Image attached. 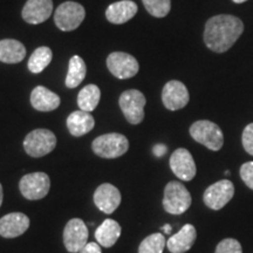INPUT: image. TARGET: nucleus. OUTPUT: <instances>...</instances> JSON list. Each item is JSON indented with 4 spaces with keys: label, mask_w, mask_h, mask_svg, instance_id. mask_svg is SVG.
Wrapping results in <instances>:
<instances>
[{
    "label": "nucleus",
    "mask_w": 253,
    "mask_h": 253,
    "mask_svg": "<svg viewBox=\"0 0 253 253\" xmlns=\"http://www.w3.org/2000/svg\"><path fill=\"white\" fill-rule=\"evenodd\" d=\"M244 32V24L239 18L219 14L210 18L205 24L204 42L209 49L224 53L236 43Z\"/></svg>",
    "instance_id": "1"
},
{
    "label": "nucleus",
    "mask_w": 253,
    "mask_h": 253,
    "mask_svg": "<svg viewBox=\"0 0 253 253\" xmlns=\"http://www.w3.org/2000/svg\"><path fill=\"white\" fill-rule=\"evenodd\" d=\"M190 135L196 142L212 151L220 150L224 144V135L219 126L208 120L196 121L190 126Z\"/></svg>",
    "instance_id": "2"
},
{
    "label": "nucleus",
    "mask_w": 253,
    "mask_h": 253,
    "mask_svg": "<svg viewBox=\"0 0 253 253\" xmlns=\"http://www.w3.org/2000/svg\"><path fill=\"white\" fill-rule=\"evenodd\" d=\"M91 149L99 157L118 158L125 155L129 149V141L125 135L119 132L101 135L93 141Z\"/></svg>",
    "instance_id": "3"
},
{
    "label": "nucleus",
    "mask_w": 253,
    "mask_h": 253,
    "mask_svg": "<svg viewBox=\"0 0 253 253\" xmlns=\"http://www.w3.org/2000/svg\"><path fill=\"white\" fill-rule=\"evenodd\" d=\"M192 198L189 190L182 183L172 181L164 188L163 208L170 214H182L191 205Z\"/></svg>",
    "instance_id": "4"
},
{
    "label": "nucleus",
    "mask_w": 253,
    "mask_h": 253,
    "mask_svg": "<svg viewBox=\"0 0 253 253\" xmlns=\"http://www.w3.org/2000/svg\"><path fill=\"white\" fill-rule=\"evenodd\" d=\"M56 147V136L48 129L32 130L24 140V148L31 157H42L52 153Z\"/></svg>",
    "instance_id": "5"
},
{
    "label": "nucleus",
    "mask_w": 253,
    "mask_h": 253,
    "mask_svg": "<svg viewBox=\"0 0 253 253\" xmlns=\"http://www.w3.org/2000/svg\"><path fill=\"white\" fill-rule=\"evenodd\" d=\"M147 103L143 93L136 89L123 91L119 104L126 121L131 125H140L144 119V107Z\"/></svg>",
    "instance_id": "6"
},
{
    "label": "nucleus",
    "mask_w": 253,
    "mask_h": 253,
    "mask_svg": "<svg viewBox=\"0 0 253 253\" xmlns=\"http://www.w3.org/2000/svg\"><path fill=\"white\" fill-rule=\"evenodd\" d=\"M86 17L84 6L75 1H65L56 8L54 21L56 27L63 32L77 30Z\"/></svg>",
    "instance_id": "7"
},
{
    "label": "nucleus",
    "mask_w": 253,
    "mask_h": 253,
    "mask_svg": "<svg viewBox=\"0 0 253 253\" xmlns=\"http://www.w3.org/2000/svg\"><path fill=\"white\" fill-rule=\"evenodd\" d=\"M21 195L30 201L46 197L50 189V179L45 172H33L25 175L19 182Z\"/></svg>",
    "instance_id": "8"
},
{
    "label": "nucleus",
    "mask_w": 253,
    "mask_h": 253,
    "mask_svg": "<svg viewBox=\"0 0 253 253\" xmlns=\"http://www.w3.org/2000/svg\"><path fill=\"white\" fill-rule=\"evenodd\" d=\"M107 67L115 78L126 80L135 77L140 71V65L134 56L123 52L110 53L107 58Z\"/></svg>",
    "instance_id": "9"
},
{
    "label": "nucleus",
    "mask_w": 253,
    "mask_h": 253,
    "mask_svg": "<svg viewBox=\"0 0 253 253\" xmlns=\"http://www.w3.org/2000/svg\"><path fill=\"white\" fill-rule=\"evenodd\" d=\"M235 195V186L229 179H221L205 190L203 201L211 210H220L229 203Z\"/></svg>",
    "instance_id": "10"
},
{
    "label": "nucleus",
    "mask_w": 253,
    "mask_h": 253,
    "mask_svg": "<svg viewBox=\"0 0 253 253\" xmlns=\"http://www.w3.org/2000/svg\"><path fill=\"white\" fill-rule=\"evenodd\" d=\"M88 243V229L80 218H73L63 230V244L68 252L79 253Z\"/></svg>",
    "instance_id": "11"
},
{
    "label": "nucleus",
    "mask_w": 253,
    "mask_h": 253,
    "mask_svg": "<svg viewBox=\"0 0 253 253\" xmlns=\"http://www.w3.org/2000/svg\"><path fill=\"white\" fill-rule=\"evenodd\" d=\"M190 95L188 88L181 81L171 80L167 82L162 90V101L167 109L175 112L184 108L189 103Z\"/></svg>",
    "instance_id": "12"
},
{
    "label": "nucleus",
    "mask_w": 253,
    "mask_h": 253,
    "mask_svg": "<svg viewBox=\"0 0 253 253\" xmlns=\"http://www.w3.org/2000/svg\"><path fill=\"white\" fill-rule=\"evenodd\" d=\"M170 168L177 178L189 182L196 176L197 169L192 155L184 148H178L170 156Z\"/></svg>",
    "instance_id": "13"
},
{
    "label": "nucleus",
    "mask_w": 253,
    "mask_h": 253,
    "mask_svg": "<svg viewBox=\"0 0 253 253\" xmlns=\"http://www.w3.org/2000/svg\"><path fill=\"white\" fill-rule=\"evenodd\" d=\"M94 203L103 213L110 214L121 204V192L113 184L104 183L95 190Z\"/></svg>",
    "instance_id": "14"
},
{
    "label": "nucleus",
    "mask_w": 253,
    "mask_h": 253,
    "mask_svg": "<svg viewBox=\"0 0 253 253\" xmlns=\"http://www.w3.org/2000/svg\"><path fill=\"white\" fill-rule=\"evenodd\" d=\"M52 13L53 0H27L21 12L24 20L32 25L43 23Z\"/></svg>",
    "instance_id": "15"
},
{
    "label": "nucleus",
    "mask_w": 253,
    "mask_h": 253,
    "mask_svg": "<svg viewBox=\"0 0 253 253\" xmlns=\"http://www.w3.org/2000/svg\"><path fill=\"white\" fill-rule=\"evenodd\" d=\"M30 227V218L25 213L12 212L0 218V236L15 238L24 235Z\"/></svg>",
    "instance_id": "16"
},
{
    "label": "nucleus",
    "mask_w": 253,
    "mask_h": 253,
    "mask_svg": "<svg viewBox=\"0 0 253 253\" xmlns=\"http://www.w3.org/2000/svg\"><path fill=\"white\" fill-rule=\"evenodd\" d=\"M197 238V231L191 224H185L178 232L167 240V248L171 253H185L192 248Z\"/></svg>",
    "instance_id": "17"
},
{
    "label": "nucleus",
    "mask_w": 253,
    "mask_h": 253,
    "mask_svg": "<svg viewBox=\"0 0 253 253\" xmlns=\"http://www.w3.org/2000/svg\"><path fill=\"white\" fill-rule=\"evenodd\" d=\"M137 11L138 7L136 2L131 0H121L108 6L106 9V18L109 23L121 25L134 18Z\"/></svg>",
    "instance_id": "18"
},
{
    "label": "nucleus",
    "mask_w": 253,
    "mask_h": 253,
    "mask_svg": "<svg viewBox=\"0 0 253 253\" xmlns=\"http://www.w3.org/2000/svg\"><path fill=\"white\" fill-rule=\"evenodd\" d=\"M59 95L53 93L43 86H38L32 90L31 104L38 112H52L60 106Z\"/></svg>",
    "instance_id": "19"
},
{
    "label": "nucleus",
    "mask_w": 253,
    "mask_h": 253,
    "mask_svg": "<svg viewBox=\"0 0 253 253\" xmlns=\"http://www.w3.org/2000/svg\"><path fill=\"white\" fill-rule=\"evenodd\" d=\"M95 120L90 113L84 110L73 112L67 118V128L69 132L75 137H80L93 130Z\"/></svg>",
    "instance_id": "20"
},
{
    "label": "nucleus",
    "mask_w": 253,
    "mask_h": 253,
    "mask_svg": "<svg viewBox=\"0 0 253 253\" xmlns=\"http://www.w3.org/2000/svg\"><path fill=\"white\" fill-rule=\"evenodd\" d=\"M121 236V225L114 219H106L95 231L96 242L102 248H112Z\"/></svg>",
    "instance_id": "21"
},
{
    "label": "nucleus",
    "mask_w": 253,
    "mask_h": 253,
    "mask_svg": "<svg viewBox=\"0 0 253 253\" xmlns=\"http://www.w3.org/2000/svg\"><path fill=\"white\" fill-rule=\"evenodd\" d=\"M26 56V48L14 39L0 40V61L5 63L21 62Z\"/></svg>",
    "instance_id": "22"
},
{
    "label": "nucleus",
    "mask_w": 253,
    "mask_h": 253,
    "mask_svg": "<svg viewBox=\"0 0 253 253\" xmlns=\"http://www.w3.org/2000/svg\"><path fill=\"white\" fill-rule=\"evenodd\" d=\"M87 74V67L84 59L79 55L72 56L69 60L68 73L66 77V86L68 88H77L84 80Z\"/></svg>",
    "instance_id": "23"
},
{
    "label": "nucleus",
    "mask_w": 253,
    "mask_h": 253,
    "mask_svg": "<svg viewBox=\"0 0 253 253\" xmlns=\"http://www.w3.org/2000/svg\"><path fill=\"white\" fill-rule=\"evenodd\" d=\"M101 99L100 88L96 84H87L79 91L78 106L84 112H93Z\"/></svg>",
    "instance_id": "24"
},
{
    "label": "nucleus",
    "mask_w": 253,
    "mask_h": 253,
    "mask_svg": "<svg viewBox=\"0 0 253 253\" xmlns=\"http://www.w3.org/2000/svg\"><path fill=\"white\" fill-rule=\"evenodd\" d=\"M53 59L52 49L49 47L41 46L32 53L30 60H28V69L33 74H39L49 65Z\"/></svg>",
    "instance_id": "25"
},
{
    "label": "nucleus",
    "mask_w": 253,
    "mask_h": 253,
    "mask_svg": "<svg viewBox=\"0 0 253 253\" xmlns=\"http://www.w3.org/2000/svg\"><path fill=\"white\" fill-rule=\"evenodd\" d=\"M166 245V237L162 233H153L142 240L138 253H163Z\"/></svg>",
    "instance_id": "26"
},
{
    "label": "nucleus",
    "mask_w": 253,
    "mask_h": 253,
    "mask_svg": "<svg viewBox=\"0 0 253 253\" xmlns=\"http://www.w3.org/2000/svg\"><path fill=\"white\" fill-rule=\"evenodd\" d=\"M145 9L155 18H164L171 9V0H142Z\"/></svg>",
    "instance_id": "27"
},
{
    "label": "nucleus",
    "mask_w": 253,
    "mask_h": 253,
    "mask_svg": "<svg viewBox=\"0 0 253 253\" xmlns=\"http://www.w3.org/2000/svg\"><path fill=\"white\" fill-rule=\"evenodd\" d=\"M214 253H243V249L237 239L226 238L217 245Z\"/></svg>",
    "instance_id": "28"
},
{
    "label": "nucleus",
    "mask_w": 253,
    "mask_h": 253,
    "mask_svg": "<svg viewBox=\"0 0 253 253\" xmlns=\"http://www.w3.org/2000/svg\"><path fill=\"white\" fill-rule=\"evenodd\" d=\"M242 143L246 153L253 156V123L245 126L242 135Z\"/></svg>",
    "instance_id": "29"
},
{
    "label": "nucleus",
    "mask_w": 253,
    "mask_h": 253,
    "mask_svg": "<svg viewBox=\"0 0 253 253\" xmlns=\"http://www.w3.org/2000/svg\"><path fill=\"white\" fill-rule=\"evenodd\" d=\"M240 177L246 186L253 190V162H246L240 167Z\"/></svg>",
    "instance_id": "30"
},
{
    "label": "nucleus",
    "mask_w": 253,
    "mask_h": 253,
    "mask_svg": "<svg viewBox=\"0 0 253 253\" xmlns=\"http://www.w3.org/2000/svg\"><path fill=\"white\" fill-rule=\"evenodd\" d=\"M79 253H102L99 243H87V245Z\"/></svg>",
    "instance_id": "31"
},
{
    "label": "nucleus",
    "mask_w": 253,
    "mask_h": 253,
    "mask_svg": "<svg viewBox=\"0 0 253 253\" xmlns=\"http://www.w3.org/2000/svg\"><path fill=\"white\" fill-rule=\"evenodd\" d=\"M167 153V147L164 144H156L154 147V154L155 156L162 157L164 154Z\"/></svg>",
    "instance_id": "32"
},
{
    "label": "nucleus",
    "mask_w": 253,
    "mask_h": 253,
    "mask_svg": "<svg viewBox=\"0 0 253 253\" xmlns=\"http://www.w3.org/2000/svg\"><path fill=\"white\" fill-rule=\"evenodd\" d=\"M162 231H163V232H166V235H169V233L171 232V225H169V224H166V225L162 227Z\"/></svg>",
    "instance_id": "33"
},
{
    "label": "nucleus",
    "mask_w": 253,
    "mask_h": 253,
    "mask_svg": "<svg viewBox=\"0 0 253 253\" xmlns=\"http://www.w3.org/2000/svg\"><path fill=\"white\" fill-rule=\"evenodd\" d=\"M2 199H4V194H2V186L0 184V207L2 204Z\"/></svg>",
    "instance_id": "34"
},
{
    "label": "nucleus",
    "mask_w": 253,
    "mask_h": 253,
    "mask_svg": "<svg viewBox=\"0 0 253 253\" xmlns=\"http://www.w3.org/2000/svg\"><path fill=\"white\" fill-rule=\"evenodd\" d=\"M233 2H236V4H243V2L248 1V0H232Z\"/></svg>",
    "instance_id": "35"
}]
</instances>
